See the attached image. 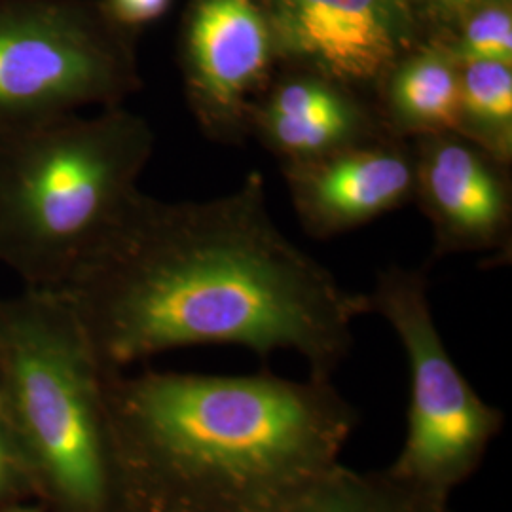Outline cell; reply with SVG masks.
I'll list each match as a JSON object with an SVG mask.
<instances>
[{
  "label": "cell",
  "instance_id": "cell-8",
  "mask_svg": "<svg viewBox=\"0 0 512 512\" xmlns=\"http://www.w3.org/2000/svg\"><path fill=\"white\" fill-rule=\"evenodd\" d=\"M279 61L323 74L370 101L425 38L408 0H262Z\"/></svg>",
  "mask_w": 512,
  "mask_h": 512
},
{
  "label": "cell",
  "instance_id": "cell-14",
  "mask_svg": "<svg viewBox=\"0 0 512 512\" xmlns=\"http://www.w3.org/2000/svg\"><path fill=\"white\" fill-rule=\"evenodd\" d=\"M501 164L512 162V65L469 61L459 65V131Z\"/></svg>",
  "mask_w": 512,
  "mask_h": 512
},
{
  "label": "cell",
  "instance_id": "cell-13",
  "mask_svg": "<svg viewBox=\"0 0 512 512\" xmlns=\"http://www.w3.org/2000/svg\"><path fill=\"white\" fill-rule=\"evenodd\" d=\"M283 512H454L450 501L425 494L384 471L361 473L340 461L310 482Z\"/></svg>",
  "mask_w": 512,
  "mask_h": 512
},
{
  "label": "cell",
  "instance_id": "cell-1",
  "mask_svg": "<svg viewBox=\"0 0 512 512\" xmlns=\"http://www.w3.org/2000/svg\"><path fill=\"white\" fill-rule=\"evenodd\" d=\"M109 370L190 346L298 353L313 378L338 370L366 294L346 291L275 224L253 171L205 202L131 198L61 289Z\"/></svg>",
  "mask_w": 512,
  "mask_h": 512
},
{
  "label": "cell",
  "instance_id": "cell-17",
  "mask_svg": "<svg viewBox=\"0 0 512 512\" xmlns=\"http://www.w3.org/2000/svg\"><path fill=\"white\" fill-rule=\"evenodd\" d=\"M420 19L425 37H437L452 29L459 19L492 0H408Z\"/></svg>",
  "mask_w": 512,
  "mask_h": 512
},
{
  "label": "cell",
  "instance_id": "cell-2",
  "mask_svg": "<svg viewBox=\"0 0 512 512\" xmlns=\"http://www.w3.org/2000/svg\"><path fill=\"white\" fill-rule=\"evenodd\" d=\"M133 512H283L342 454L359 412L327 378L107 376Z\"/></svg>",
  "mask_w": 512,
  "mask_h": 512
},
{
  "label": "cell",
  "instance_id": "cell-18",
  "mask_svg": "<svg viewBox=\"0 0 512 512\" xmlns=\"http://www.w3.org/2000/svg\"><path fill=\"white\" fill-rule=\"evenodd\" d=\"M101 4L114 23L137 33L139 27L162 18L171 0H101Z\"/></svg>",
  "mask_w": 512,
  "mask_h": 512
},
{
  "label": "cell",
  "instance_id": "cell-6",
  "mask_svg": "<svg viewBox=\"0 0 512 512\" xmlns=\"http://www.w3.org/2000/svg\"><path fill=\"white\" fill-rule=\"evenodd\" d=\"M368 296L403 344L410 370L406 439L387 471L425 494L450 501L480 469L505 414L461 374L440 336L425 270L387 268Z\"/></svg>",
  "mask_w": 512,
  "mask_h": 512
},
{
  "label": "cell",
  "instance_id": "cell-5",
  "mask_svg": "<svg viewBox=\"0 0 512 512\" xmlns=\"http://www.w3.org/2000/svg\"><path fill=\"white\" fill-rule=\"evenodd\" d=\"M135 33L101 0H0V131L139 92Z\"/></svg>",
  "mask_w": 512,
  "mask_h": 512
},
{
  "label": "cell",
  "instance_id": "cell-10",
  "mask_svg": "<svg viewBox=\"0 0 512 512\" xmlns=\"http://www.w3.org/2000/svg\"><path fill=\"white\" fill-rule=\"evenodd\" d=\"M294 211L315 238L363 226L414 200L410 141L391 135L302 162L283 164Z\"/></svg>",
  "mask_w": 512,
  "mask_h": 512
},
{
  "label": "cell",
  "instance_id": "cell-11",
  "mask_svg": "<svg viewBox=\"0 0 512 512\" xmlns=\"http://www.w3.org/2000/svg\"><path fill=\"white\" fill-rule=\"evenodd\" d=\"M251 135L285 162H302L387 135L372 101L300 67L275 73L256 99Z\"/></svg>",
  "mask_w": 512,
  "mask_h": 512
},
{
  "label": "cell",
  "instance_id": "cell-7",
  "mask_svg": "<svg viewBox=\"0 0 512 512\" xmlns=\"http://www.w3.org/2000/svg\"><path fill=\"white\" fill-rule=\"evenodd\" d=\"M279 54L262 0H192L181 35L186 103L207 137L241 143Z\"/></svg>",
  "mask_w": 512,
  "mask_h": 512
},
{
  "label": "cell",
  "instance_id": "cell-19",
  "mask_svg": "<svg viewBox=\"0 0 512 512\" xmlns=\"http://www.w3.org/2000/svg\"><path fill=\"white\" fill-rule=\"evenodd\" d=\"M2 512H46L40 505H25V503H18V505H12L8 509H4Z\"/></svg>",
  "mask_w": 512,
  "mask_h": 512
},
{
  "label": "cell",
  "instance_id": "cell-15",
  "mask_svg": "<svg viewBox=\"0 0 512 512\" xmlns=\"http://www.w3.org/2000/svg\"><path fill=\"white\" fill-rule=\"evenodd\" d=\"M435 40L461 63L501 61L512 65V2L492 0L469 14Z\"/></svg>",
  "mask_w": 512,
  "mask_h": 512
},
{
  "label": "cell",
  "instance_id": "cell-16",
  "mask_svg": "<svg viewBox=\"0 0 512 512\" xmlns=\"http://www.w3.org/2000/svg\"><path fill=\"white\" fill-rule=\"evenodd\" d=\"M35 497L29 473L19 458L18 448L0 418V512Z\"/></svg>",
  "mask_w": 512,
  "mask_h": 512
},
{
  "label": "cell",
  "instance_id": "cell-12",
  "mask_svg": "<svg viewBox=\"0 0 512 512\" xmlns=\"http://www.w3.org/2000/svg\"><path fill=\"white\" fill-rule=\"evenodd\" d=\"M387 135L414 141L459 131V63L425 37L389 69L372 95Z\"/></svg>",
  "mask_w": 512,
  "mask_h": 512
},
{
  "label": "cell",
  "instance_id": "cell-3",
  "mask_svg": "<svg viewBox=\"0 0 512 512\" xmlns=\"http://www.w3.org/2000/svg\"><path fill=\"white\" fill-rule=\"evenodd\" d=\"M101 363L71 298H0V418L46 512H133Z\"/></svg>",
  "mask_w": 512,
  "mask_h": 512
},
{
  "label": "cell",
  "instance_id": "cell-4",
  "mask_svg": "<svg viewBox=\"0 0 512 512\" xmlns=\"http://www.w3.org/2000/svg\"><path fill=\"white\" fill-rule=\"evenodd\" d=\"M154 129L122 105L0 131V262L63 289L139 192Z\"/></svg>",
  "mask_w": 512,
  "mask_h": 512
},
{
  "label": "cell",
  "instance_id": "cell-9",
  "mask_svg": "<svg viewBox=\"0 0 512 512\" xmlns=\"http://www.w3.org/2000/svg\"><path fill=\"white\" fill-rule=\"evenodd\" d=\"M414 200L433 226L435 255L509 253L512 188L501 164L458 133L410 141Z\"/></svg>",
  "mask_w": 512,
  "mask_h": 512
}]
</instances>
